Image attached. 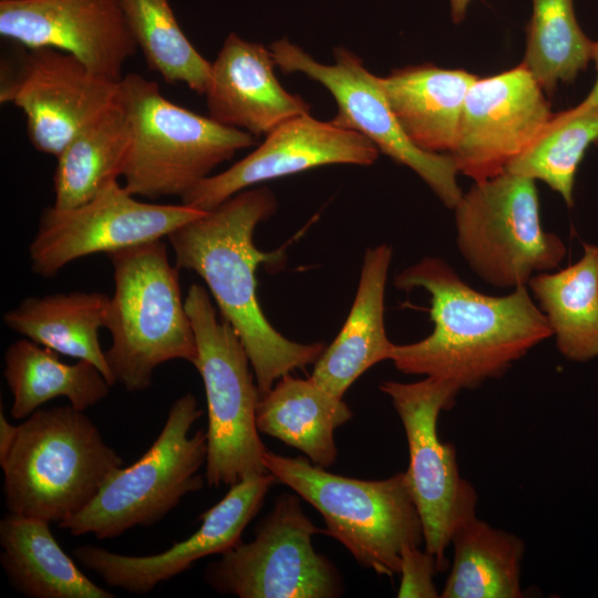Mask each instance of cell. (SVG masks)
Here are the masks:
<instances>
[{"instance_id":"1","label":"cell","mask_w":598,"mask_h":598,"mask_svg":"<svg viewBox=\"0 0 598 598\" xmlns=\"http://www.w3.org/2000/svg\"><path fill=\"white\" fill-rule=\"evenodd\" d=\"M404 291L430 293L432 332L395 344L390 360L404 374L446 381L458 391L473 390L504 375L529 350L553 337L527 286L505 296L482 293L467 285L445 260L424 257L394 279Z\"/></svg>"},{"instance_id":"2","label":"cell","mask_w":598,"mask_h":598,"mask_svg":"<svg viewBox=\"0 0 598 598\" xmlns=\"http://www.w3.org/2000/svg\"><path fill=\"white\" fill-rule=\"evenodd\" d=\"M276 207L269 188H247L167 236L176 266L205 281L220 316L238 334L261 396L285 374L316 363L326 349L323 342L300 343L283 337L258 302L256 270L281 255L259 250L254 234Z\"/></svg>"},{"instance_id":"3","label":"cell","mask_w":598,"mask_h":598,"mask_svg":"<svg viewBox=\"0 0 598 598\" xmlns=\"http://www.w3.org/2000/svg\"><path fill=\"white\" fill-rule=\"evenodd\" d=\"M0 465L9 513L60 524L95 497L123 460L70 404L40 408L24 419Z\"/></svg>"},{"instance_id":"4","label":"cell","mask_w":598,"mask_h":598,"mask_svg":"<svg viewBox=\"0 0 598 598\" xmlns=\"http://www.w3.org/2000/svg\"><path fill=\"white\" fill-rule=\"evenodd\" d=\"M114 272L105 327L106 361L127 391L151 386L154 370L171 360L195 363L194 329L182 298L178 267L166 245L150 241L107 254Z\"/></svg>"},{"instance_id":"5","label":"cell","mask_w":598,"mask_h":598,"mask_svg":"<svg viewBox=\"0 0 598 598\" xmlns=\"http://www.w3.org/2000/svg\"><path fill=\"white\" fill-rule=\"evenodd\" d=\"M120 97L131 124L121 176L136 197H182L217 165L255 144L252 134L167 100L156 82L141 74L123 76Z\"/></svg>"},{"instance_id":"6","label":"cell","mask_w":598,"mask_h":598,"mask_svg":"<svg viewBox=\"0 0 598 598\" xmlns=\"http://www.w3.org/2000/svg\"><path fill=\"white\" fill-rule=\"evenodd\" d=\"M266 470L322 516L323 533L341 543L364 568L393 577L405 545L423 542V528L404 472L358 480L327 472L302 456L266 451Z\"/></svg>"},{"instance_id":"7","label":"cell","mask_w":598,"mask_h":598,"mask_svg":"<svg viewBox=\"0 0 598 598\" xmlns=\"http://www.w3.org/2000/svg\"><path fill=\"white\" fill-rule=\"evenodd\" d=\"M185 307L190 319L208 411L205 478L209 486H231L247 476L267 473V451L256 422L260 392L249 357L234 328L217 317L209 292L189 287Z\"/></svg>"},{"instance_id":"8","label":"cell","mask_w":598,"mask_h":598,"mask_svg":"<svg viewBox=\"0 0 598 598\" xmlns=\"http://www.w3.org/2000/svg\"><path fill=\"white\" fill-rule=\"evenodd\" d=\"M192 393L178 398L151 447L128 467H121L78 514L60 523L74 536L91 534L114 538L135 526L161 520L188 493L199 491L198 474L206 463L207 437L203 430L189 435L202 416Z\"/></svg>"},{"instance_id":"9","label":"cell","mask_w":598,"mask_h":598,"mask_svg":"<svg viewBox=\"0 0 598 598\" xmlns=\"http://www.w3.org/2000/svg\"><path fill=\"white\" fill-rule=\"evenodd\" d=\"M535 179L504 172L476 182L455 210L456 245L472 271L504 289L527 286L566 256L559 236L542 225Z\"/></svg>"},{"instance_id":"10","label":"cell","mask_w":598,"mask_h":598,"mask_svg":"<svg viewBox=\"0 0 598 598\" xmlns=\"http://www.w3.org/2000/svg\"><path fill=\"white\" fill-rule=\"evenodd\" d=\"M380 390L391 399L405 431L410 462L404 475L425 550L435 557L439 571L444 570L445 550L454 533L476 516L478 501L474 486L460 474L454 445L437 434L440 413L454 406L460 391L431 377L411 383L383 381Z\"/></svg>"},{"instance_id":"11","label":"cell","mask_w":598,"mask_h":598,"mask_svg":"<svg viewBox=\"0 0 598 598\" xmlns=\"http://www.w3.org/2000/svg\"><path fill=\"white\" fill-rule=\"evenodd\" d=\"M298 497L279 495L251 542H241L208 565L207 584L239 598L340 597V573L312 546V537L323 529L305 514Z\"/></svg>"},{"instance_id":"12","label":"cell","mask_w":598,"mask_h":598,"mask_svg":"<svg viewBox=\"0 0 598 598\" xmlns=\"http://www.w3.org/2000/svg\"><path fill=\"white\" fill-rule=\"evenodd\" d=\"M269 49L283 73H302L330 92L338 106L330 120L333 125L363 135L381 153L414 171L446 207L457 205L463 193L453 157L425 152L411 142L380 87L379 76L368 71L358 55L339 47L333 49L334 63H320L287 39L272 42Z\"/></svg>"},{"instance_id":"13","label":"cell","mask_w":598,"mask_h":598,"mask_svg":"<svg viewBox=\"0 0 598 598\" xmlns=\"http://www.w3.org/2000/svg\"><path fill=\"white\" fill-rule=\"evenodd\" d=\"M205 213L182 203L138 200L112 179L79 206H51L42 212L29 246L31 268L37 275L52 277L79 258L161 240Z\"/></svg>"},{"instance_id":"14","label":"cell","mask_w":598,"mask_h":598,"mask_svg":"<svg viewBox=\"0 0 598 598\" xmlns=\"http://www.w3.org/2000/svg\"><path fill=\"white\" fill-rule=\"evenodd\" d=\"M0 85V102L23 111L33 147L58 157L72 138L117 101L120 82L94 74L70 53L27 49Z\"/></svg>"},{"instance_id":"15","label":"cell","mask_w":598,"mask_h":598,"mask_svg":"<svg viewBox=\"0 0 598 598\" xmlns=\"http://www.w3.org/2000/svg\"><path fill=\"white\" fill-rule=\"evenodd\" d=\"M551 116L544 90L524 64L477 78L450 155L458 173L475 183L493 178L532 145Z\"/></svg>"},{"instance_id":"16","label":"cell","mask_w":598,"mask_h":598,"mask_svg":"<svg viewBox=\"0 0 598 598\" xmlns=\"http://www.w3.org/2000/svg\"><path fill=\"white\" fill-rule=\"evenodd\" d=\"M0 34L25 49L70 53L112 82L137 49L120 0H0Z\"/></svg>"},{"instance_id":"17","label":"cell","mask_w":598,"mask_h":598,"mask_svg":"<svg viewBox=\"0 0 598 598\" xmlns=\"http://www.w3.org/2000/svg\"><path fill=\"white\" fill-rule=\"evenodd\" d=\"M276 477L267 472L229 486L228 493L199 516L200 527L171 548L147 556H127L93 545L73 549V557L114 588L147 594L159 582L187 570L195 561L221 555L241 543V534L262 507Z\"/></svg>"},{"instance_id":"18","label":"cell","mask_w":598,"mask_h":598,"mask_svg":"<svg viewBox=\"0 0 598 598\" xmlns=\"http://www.w3.org/2000/svg\"><path fill=\"white\" fill-rule=\"evenodd\" d=\"M379 153L363 135L308 113L277 126L250 154L226 171L206 177L181 199L186 206L208 212L258 183L326 165L369 166Z\"/></svg>"},{"instance_id":"19","label":"cell","mask_w":598,"mask_h":598,"mask_svg":"<svg viewBox=\"0 0 598 598\" xmlns=\"http://www.w3.org/2000/svg\"><path fill=\"white\" fill-rule=\"evenodd\" d=\"M275 66L270 49L230 32L212 62L205 93L208 116L258 136L310 113L301 96L283 89Z\"/></svg>"},{"instance_id":"20","label":"cell","mask_w":598,"mask_h":598,"mask_svg":"<svg viewBox=\"0 0 598 598\" xmlns=\"http://www.w3.org/2000/svg\"><path fill=\"white\" fill-rule=\"evenodd\" d=\"M392 248H368L357 293L340 332L316 361L310 378L338 398L374 364L390 360L394 343L384 326V295Z\"/></svg>"},{"instance_id":"21","label":"cell","mask_w":598,"mask_h":598,"mask_svg":"<svg viewBox=\"0 0 598 598\" xmlns=\"http://www.w3.org/2000/svg\"><path fill=\"white\" fill-rule=\"evenodd\" d=\"M478 76L434 64L411 65L379 76V84L402 130L419 148H454L467 91Z\"/></svg>"},{"instance_id":"22","label":"cell","mask_w":598,"mask_h":598,"mask_svg":"<svg viewBox=\"0 0 598 598\" xmlns=\"http://www.w3.org/2000/svg\"><path fill=\"white\" fill-rule=\"evenodd\" d=\"M42 518L9 513L0 522V561L10 585L29 598H113L89 579Z\"/></svg>"},{"instance_id":"23","label":"cell","mask_w":598,"mask_h":598,"mask_svg":"<svg viewBox=\"0 0 598 598\" xmlns=\"http://www.w3.org/2000/svg\"><path fill=\"white\" fill-rule=\"evenodd\" d=\"M342 400L310 377L285 374L260 398L258 431L302 452L317 466L329 467L337 458L334 432L352 417Z\"/></svg>"},{"instance_id":"24","label":"cell","mask_w":598,"mask_h":598,"mask_svg":"<svg viewBox=\"0 0 598 598\" xmlns=\"http://www.w3.org/2000/svg\"><path fill=\"white\" fill-rule=\"evenodd\" d=\"M110 297L97 291H71L27 297L3 315L11 330L59 354L94 364L111 384L115 379L101 349Z\"/></svg>"},{"instance_id":"25","label":"cell","mask_w":598,"mask_h":598,"mask_svg":"<svg viewBox=\"0 0 598 598\" xmlns=\"http://www.w3.org/2000/svg\"><path fill=\"white\" fill-rule=\"evenodd\" d=\"M527 288L545 316L558 351L586 362L598 357V246L584 244L575 264L533 276Z\"/></svg>"},{"instance_id":"26","label":"cell","mask_w":598,"mask_h":598,"mask_svg":"<svg viewBox=\"0 0 598 598\" xmlns=\"http://www.w3.org/2000/svg\"><path fill=\"white\" fill-rule=\"evenodd\" d=\"M3 375L12 394L10 413L14 420H24L61 396L84 411L103 400L112 386L91 362L64 363L58 352L28 338L7 348Z\"/></svg>"},{"instance_id":"27","label":"cell","mask_w":598,"mask_h":598,"mask_svg":"<svg viewBox=\"0 0 598 598\" xmlns=\"http://www.w3.org/2000/svg\"><path fill=\"white\" fill-rule=\"evenodd\" d=\"M131 145V124L118 96L86 124L56 157L54 204L72 208L95 196L117 179Z\"/></svg>"},{"instance_id":"28","label":"cell","mask_w":598,"mask_h":598,"mask_svg":"<svg viewBox=\"0 0 598 598\" xmlns=\"http://www.w3.org/2000/svg\"><path fill=\"white\" fill-rule=\"evenodd\" d=\"M454 559L440 597L520 598L524 542L472 517L453 535Z\"/></svg>"},{"instance_id":"29","label":"cell","mask_w":598,"mask_h":598,"mask_svg":"<svg viewBox=\"0 0 598 598\" xmlns=\"http://www.w3.org/2000/svg\"><path fill=\"white\" fill-rule=\"evenodd\" d=\"M127 27L150 70L171 84L205 95L212 73L207 61L179 27L168 0H120Z\"/></svg>"},{"instance_id":"30","label":"cell","mask_w":598,"mask_h":598,"mask_svg":"<svg viewBox=\"0 0 598 598\" xmlns=\"http://www.w3.org/2000/svg\"><path fill=\"white\" fill-rule=\"evenodd\" d=\"M525 58L522 64L551 94L573 82L591 60L592 40L576 19L574 0H532Z\"/></svg>"},{"instance_id":"31","label":"cell","mask_w":598,"mask_h":598,"mask_svg":"<svg viewBox=\"0 0 598 598\" xmlns=\"http://www.w3.org/2000/svg\"><path fill=\"white\" fill-rule=\"evenodd\" d=\"M598 143V111L553 114L532 145L505 172L539 179L574 205V185L586 151Z\"/></svg>"},{"instance_id":"32","label":"cell","mask_w":598,"mask_h":598,"mask_svg":"<svg viewBox=\"0 0 598 598\" xmlns=\"http://www.w3.org/2000/svg\"><path fill=\"white\" fill-rule=\"evenodd\" d=\"M439 571L435 557L417 545H405L401 551L400 598H436L440 597L433 581Z\"/></svg>"},{"instance_id":"33","label":"cell","mask_w":598,"mask_h":598,"mask_svg":"<svg viewBox=\"0 0 598 598\" xmlns=\"http://www.w3.org/2000/svg\"><path fill=\"white\" fill-rule=\"evenodd\" d=\"M19 425H12L3 414V408H0V464L7 458L13 447L18 435Z\"/></svg>"},{"instance_id":"34","label":"cell","mask_w":598,"mask_h":598,"mask_svg":"<svg viewBox=\"0 0 598 598\" xmlns=\"http://www.w3.org/2000/svg\"><path fill=\"white\" fill-rule=\"evenodd\" d=\"M591 60L597 70V80L589 94L577 105L576 110L581 112L598 111V41H592Z\"/></svg>"},{"instance_id":"35","label":"cell","mask_w":598,"mask_h":598,"mask_svg":"<svg viewBox=\"0 0 598 598\" xmlns=\"http://www.w3.org/2000/svg\"><path fill=\"white\" fill-rule=\"evenodd\" d=\"M471 2L472 0H450L451 16L455 23L463 21Z\"/></svg>"}]
</instances>
